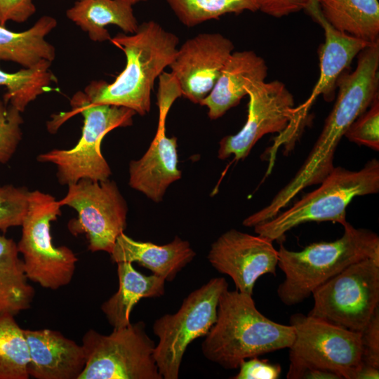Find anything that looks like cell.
<instances>
[{
  "label": "cell",
  "mask_w": 379,
  "mask_h": 379,
  "mask_svg": "<svg viewBox=\"0 0 379 379\" xmlns=\"http://www.w3.org/2000/svg\"><path fill=\"white\" fill-rule=\"evenodd\" d=\"M324 17L337 29L370 44L379 41L378 0H318Z\"/></svg>",
  "instance_id": "cb8c5ba5"
},
{
  "label": "cell",
  "mask_w": 379,
  "mask_h": 379,
  "mask_svg": "<svg viewBox=\"0 0 379 379\" xmlns=\"http://www.w3.org/2000/svg\"><path fill=\"white\" fill-rule=\"evenodd\" d=\"M56 26V20L49 15L41 17L32 27L20 32L0 25V60L14 62L25 68L44 61L52 62L55 50L46 36Z\"/></svg>",
  "instance_id": "603a6c76"
},
{
  "label": "cell",
  "mask_w": 379,
  "mask_h": 379,
  "mask_svg": "<svg viewBox=\"0 0 379 379\" xmlns=\"http://www.w3.org/2000/svg\"><path fill=\"white\" fill-rule=\"evenodd\" d=\"M70 104L72 110L64 121L70 114H82L84 126L79 140L69 149H54L41 154L37 160L56 166L61 185H69L84 178L95 181L109 179L112 171L101 154L102 140L116 128L131 126L136 113L124 107L93 103L84 92L76 93Z\"/></svg>",
  "instance_id": "8992f818"
},
{
  "label": "cell",
  "mask_w": 379,
  "mask_h": 379,
  "mask_svg": "<svg viewBox=\"0 0 379 379\" xmlns=\"http://www.w3.org/2000/svg\"><path fill=\"white\" fill-rule=\"evenodd\" d=\"M81 345L86 365L79 379H163L154 359L156 345L143 321L113 328L109 335L88 330Z\"/></svg>",
  "instance_id": "9c48e42d"
},
{
  "label": "cell",
  "mask_w": 379,
  "mask_h": 379,
  "mask_svg": "<svg viewBox=\"0 0 379 379\" xmlns=\"http://www.w3.org/2000/svg\"><path fill=\"white\" fill-rule=\"evenodd\" d=\"M60 208L51 194L39 190L29 192L22 236L17 244L27 278L52 290L71 282L77 262L69 248L53 244L51 222L60 215Z\"/></svg>",
  "instance_id": "52a82bcc"
},
{
  "label": "cell",
  "mask_w": 379,
  "mask_h": 379,
  "mask_svg": "<svg viewBox=\"0 0 379 379\" xmlns=\"http://www.w3.org/2000/svg\"><path fill=\"white\" fill-rule=\"evenodd\" d=\"M21 112L0 99V163L8 162L22 138Z\"/></svg>",
  "instance_id": "f546056e"
},
{
  "label": "cell",
  "mask_w": 379,
  "mask_h": 379,
  "mask_svg": "<svg viewBox=\"0 0 379 379\" xmlns=\"http://www.w3.org/2000/svg\"><path fill=\"white\" fill-rule=\"evenodd\" d=\"M29 192L24 187H0V230L21 226L27 211Z\"/></svg>",
  "instance_id": "f1b7e54d"
},
{
  "label": "cell",
  "mask_w": 379,
  "mask_h": 379,
  "mask_svg": "<svg viewBox=\"0 0 379 379\" xmlns=\"http://www.w3.org/2000/svg\"><path fill=\"white\" fill-rule=\"evenodd\" d=\"M343 227L340 238L313 243L302 251H289L280 244L278 267L285 278L279 285L277 295L284 305L299 304L351 264L379 256V237L376 233L355 228L348 222Z\"/></svg>",
  "instance_id": "277c9868"
},
{
  "label": "cell",
  "mask_w": 379,
  "mask_h": 379,
  "mask_svg": "<svg viewBox=\"0 0 379 379\" xmlns=\"http://www.w3.org/2000/svg\"><path fill=\"white\" fill-rule=\"evenodd\" d=\"M234 48L232 41L219 33L199 34L184 42L169 66L182 95L199 104L214 87Z\"/></svg>",
  "instance_id": "9a60e30c"
},
{
  "label": "cell",
  "mask_w": 379,
  "mask_h": 379,
  "mask_svg": "<svg viewBox=\"0 0 379 379\" xmlns=\"http://www.w3.org/2000/svg\"><path fill=\"white\" fill-rule=\"evenodd\" d=\"M305 10L324 29L325 41L319 49L320 74L317 82L307 100L295 107L296 119L302 124L319 95H322L326 101L333 100L339 76L347 70L352 60L371 44L334 27L324 17L318 0H310Z\"/></svg>",
  "instance_id": "2e32d148"
},
{
  "label": "cell",
  "mask_w": 379,
  "mask_h": 379,
  "mask_svg": "<svg viewBox=\"0 0 379 379\" xmlns=\"http://www.w3.org/2000/svg\"><path fill=\"white\" fill-rule=\"evenodd\" d=\"M201 344L204 356L225 369L241 361L292 345L291 325L273 321L259 312L253 295L225 290L220 296L217 318Z\"/></svg>",
  "instance_id": "3957f363"
},
{
  "label": "cell",
  "mask_w": 379,
  "mask_h": 379,
  "mask_svg": "<svg viewBox=\"0 0 379 379\" xmlns=\"http://www.w3.org/2000/svg\"><path fill=\"white\" fill-rule=\"evenodd\" d=\"M295 338L289 347L286 378L304 368L332 371L344 379H354L361 364V332L333 325L320 319L294 314L290 318Z\"/></svg>",
  "instance_id": "8fae6325"
},
{
  "label": "cell",
  "mask_w": 379,
  "mask_h": 379,
  "mask_svg": "<svg viewBox=\"0 0 379 379\" xmlns=\"http://www.w3.org/2000/svg\"><path fill=\"white\" fill-rule=\"evenodd\" d=\"M117 264L119 289L101 305V310L113 328L131 324V312L142 298L162 296L166 281L154 274L149 276L141 274L135 270L131 262Z\"/></svg>",
  "instance_id": "7402d4cb"
},
{
  "label": "cell",
  "mask_w": 379,
  "mask_h": 379,
  "mask_svg": "<svg viewBox=\"0 0 379 379\" xmlns=\"http://www.w3.org/2000/svg\"><path fill=\"white\" fill-rule=\"evenodd\" d=\"M379 368L365 364L361 362L358 368L354 379H373L378 378Z\"/></svg>",
  "instance_id": "d590c367"
},
{
  "label": "cell",
  "mask_w": 379,
  "mask_h": 379,
  "mask_svg": "<svg viewBox=\"0 0 379 379\" xmlns=\"http://www.w3.org/2000/svg\"><path fill=\"white\" fill-rule=\"evenodd\" d=\"M178 20L191 27L229 13L259 10V0H166Z\"/></svg>",
  "instance_id": "83f0119b"
},
{
  "label": "cell",
  "mask_w": 379,
  "mask_h": 379,
  "mask_svg": "<svg viewBox=\"0 0 379 379\" xmlns=\"http://www.w3.org/2000/svg\"><path fill=\"white\" fill-rule=\"evenodd\" d=\"M309 1L310 0H259V11L275 18H281L305 9Z\"/></svg>",
  "instance_id": "e575fe53"
},
{
  "label": "cell",
  "mask_w": 379,
  "mask_h": 379,
  "mask_svg": "<svg viewBox=\"0 0 379 379\" xmlns=\"http://www.w3.org/2000/svg\"><path fill=\"white\" fill-rule=\"evenodd\" d=\"M17 244L0 235V315H16L29 309L34 290L28 284Z\"/></svg>",
  "instance_id": "d4e9b609"
},
{
  "label": "cell",
  "mask_w": 379,
  "mask_h": 379,
  "mask_svg": "<svg viewBox=\"0 0 379 379\" xmlns=\"http://www.w3.org/2000/svg\"><path fill=\"white\" fill-rule=\"evenodd\" d=\"M29 363V347L24 329L13 315H0V379H28Z\"/></svg>",
  "instance_id": "4316f807"
},
{
  "label": "cell",
  "mask_w": 379,
  "mask_h": 379,
  "mask_svg": "<svg viewBox=\"0 0 379 379\" xmlns=\"http://www.w3.org/2000/svg\"><path fill=\"white\" fill-rule=\"evenodd\" d=\"M319 184L285 211L254 226L255 232L274 241L307 222L331 221L343 226L347 222L346 208L354 197L378 192L379 161L373 159L359 171L334 167Z\"/></svg>",
  "instance_id": "5b68a950"
},
{
  "label": "cell",
  "mask_w": 379,
  "mask_h": 379,
  "mask_svg": "<svg viewBox=\"0 0 379 379\" xmlns=\"http://www.w3.org/2000/svg\"><path fill=\"white\" fill-rule=\"evenodd\" d=\"M344 136L351 142L379 150V96L350 125Z\"/></svg>",
  "instance_id": "4dcf8cb0"
},
{
  "label": "cell",
  "mask_w": 379,
  "mask_h": 379,
  "mask_svg": "<svg viewBox=\"0 0 379 379\" xmlns=\"http://www.w3.org/2000/svg\"><path fill=\"white\" fill-rule=\"evenodd\" d=\"M110 41L124 53L126 66L112 83L93 81L84 93L93 103L124 107L144 116L151 108L156 79L175 58L179 38L149 20L135 33H119Z\"/></svg>",
  "instance_id": "6da1fadb"
},
{
  "label": "cell",
  "mask_w": 379,
  "mask_h": 379,
  "mask_svg": "<svg viewBox=\"0 0 379 379\" xmlns=\"http://www.w3.org/2000/svg\"><path fill=\"white\" fill-rule=\"evenodd\" d=\"M238 368L234 379H277L281 372L279 364L260 359L258 357L241 361Z\"/></svg>",
  "instance_id": "d6a6232c"
},
{
  "label": "cell",
  "mask_w": 379,
  "mask_h": 379,
  "mask_svg": "<svg viewBox=\"0 0 379 379\" xmlns=\"http://www.w3.org/2000/svg\"><path fill=\"white\" fill-rule=\"evenodd\" d=\"M352 72L338 78L335 102L310 153L293 178L284 187L286 195L295 197L307 187L320 183L333 169L334 153L350 125L379 96V41L358 55Z\"/></svg>",
  "instance_id": "7a4b0ae2"
},
{
  "label": "cell",
  "mask_w": 379,
  "mask_h": 379,
  "mask_svg": "<svg viewBox=\"0 0 379 379\" xmlns=\"http://www.w3.org/2000/svg\"><path fill=\"white\" fill-rule=\"evenodd\" d=\"M66 15L95 42L110 41L107 25H117L125 34L135 33L139 25L133 5L126 0H75Z\"/></svg>",
  "instance_id": "44dd1931"
},
{
  "label": "cell",
  "mask_w": 379,
  "mask_h": 379,
  "mask_svg": "<svg viewBox=\"0 0 379 379\" xmlns=\"http://www.w3.org/2000/svg\"><path fill=\"white\" fill-rule=\"evenodd\" d=\"M35 12L33 0H0V25L8 21L24 22Z\"/></svg>",
  "instance_id": "836d02e7"
},
{
  "label": "cell",
  "mask_w": 379,
  "mask_h": 379,
  "mask_svg": "<svg viewBox=\"0 0 379 379\" xmlns=\"http://www.w3.org/2000/svg\"><path fill=\"white\" fill-rule=\"evenodd\" d=\"M128 2H129L131 4H132L133 6L137 3H139V2H141V1H146L147 0H126Z\"/></svg>",
  "instance_id": "8d00e7d4"
},
{
  "label": "cell",
  "mask_w": 379,
  "mask_h": 379,
  "mask_svg": "<svg viewBox=\"0 0 379 379\" xmlns=\"http://www.w3.org/2000/svg\"><path fill=\"white\" fill-rule=\"evenodd\" d=\"M363 355L361 362L379 368V308L361 332Z\"/></svg>",
  "instance_id": "1f68e13d"
},
{
  "label": "cell",
  "mask_w": 379,
  "mask_h": 379,
  "mask_svg": "<svg viewBox=\"0 0 379 379\" xmlns=\"http://www.w3.org/2000/svg\"><path fill=\"white\" fill-rule=\"evenodd\" d=\"M109 254L113 262H137L166 281H172L196 255L189 241L178 237L168 244L157 245L134 240L124 232L117 237Z\"/></svg>",
  "instance_id": "d6986e66"
},
{
  "label": "cell",
  "mask_w": 379,
  "mask_h": 379,
  "mask_svg": "<svg viewBox=\"0 0 379 379\" xmlns=\"http://www.w3.org/2000/svg\"><path fill=\"white\" fill-rule=\"evenodd\" d=\"M227 288L225 278L211 279L191 292L177 312L166 314L154 321L153 333L159 341L154 355L162 378H178L187 346L208 333L216 321L220 296Z\"/></svg>",
  "instance_id": "30bf717a"
},
{
  "label": "cell",
  "mask_w": 379,
  "mask_h": 379,
  "mask_svg": "<svg viewBox=\"0 0 379 379\" xmlns=\"http://www.w3.org/2000/svg\"><path fill=\"white\" fill-rule=\"evenodd\" d=\"M168 109L159 107L155 136L145 154L129 164V185L154 202L162 201L168 186L181 178L178 168L177 139L166 135Z\"/></svg>",
  "instance_id": "e0dca14e"
},
{
  "label": "cell",
  "mask_w": 379,
  "mask_h": 379,
  "mask_svg": "<svg viewBox=\"0 0 379 379\" xmlns=\"http://www.w3.org/2000/svg\"><path fill=\"white\" fill-rule=\"evenodd\" d=\"M265 237L230 230L211 245L208 259L219 272L230 277L236 290L253 295L262 275H277L278 250Z\"/></svg>",
  "instance_id": "5bb4252c"
},
{
  "label": "cell",
  "mask_w": 379,
  "mask_h": 379,
  "mask_svg": "<svg viewBox=\"0 0 379 379\" xmlns=\"http://www.w3.org/2000/svg\"><path fill=\"white\" fill-rule=\"evenodd\" d=\"M29 352L28 372L36 379H79L86 365L82 345L48 328L24 330Z\"/></svg>",
  "instance_id": "ac0fdd59"
},
{
  "label": "cell",
  "mask_w": 379,
  "mask_h": 379,
  "mask_svg": "<svg viewBox=\"0 0 379 379\" xmlns=\"http://www.w3.org/2000/svg\"><path fill=\"white\" fill-rule=\"evenodd\" d=\"M51 63L44 61L36 66L24 67L14 73L0 69V86L6 88L4 102L20 112H24L31 102L48 90L51 83L57 81L49 69Z\"/></svg>",
  "instance_id": "484cf974"
},
{
  "label": "cell",
  "mask_w": 379,
  "mask_h": 379,
  "mask_svg": "<svg viewBox=\"0 0 379 379\" xmlns=\"http://www.w3.org/2000/svg\"><path fill=\"white\" fill-rule=\"evenodd\" d=\"M308 315L361 332L379 308V256L354 262L312 293Z\"/></svg>",
  "instance_id": "ba28073f"
},
{
  "label": "cell",
  "mask_w": 379,
  "mask_h": 379,
  "mask_svg": "<svg viewBox=\"0 0 379 379\" xmlns=\"http://www.w3.org/2000/svg\"><path fill=\"white\" fill-rule=\"evenodd\" d=\"M267 75L265 60L254 51H233L214 87L199 104L208 108L211 119H218L246 95L251 80L265 81Z\"/></svg>",
  "instance_id": "ffe728a7"
},
{
  "label": "cell",
  "mask_w": 379,
  "mask_h": 379,
  "mask_svg": "<svg viewBox=\"0 0 379 379\" xmlns=\"http://www.w3.org/2000/svg\"><path fill=\"white\" fill-rule=\"evenodd\" d=\"M246 91L249 98L247 120L237 134L220 140V159L231 155L236 161L244 159L263 135L281 133L294 121V98L281 81L251 80Z\"/></svg>",
  "instance_id": "4fadbf2b"
},
{
  "label": "cell",
  "mask_w": 379,
  "mask_h": 379,
  "mask_svg": "<svg viewBox=\"0 0 379 379\" xmlns=\"http://www.w3.org/2000/svg\"><path fill=\"white\" fill-rule=\"evenodd\" d=\"M66 196L58 201L77 211L68 223L75 236L85 234L92 252L110 253L117 237L126 227L128 207L117 184L109 179L95 181L81 179L67 185Z\"/></svg>",
  "instance_id": "7c38bea8"
}]
</instances>
